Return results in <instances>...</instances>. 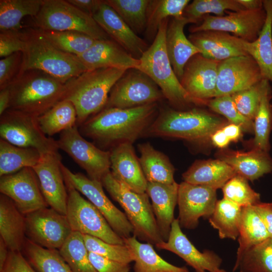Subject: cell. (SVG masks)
<instances>
[{"label":"cell","instance_id":"6da1fadb","mask_svg":"<svg viewBox=\"0 0 272 272\" xmlns=\"http://www.w3.org/2000/svg\"><path fill=\"white\" fill-rule=\"evenodd\" d=\"M158 112L157 103L128 109L104 108L81 124L79 131L100 149L110 150L122 143L133 144L145 135Z\"/></svg>","mask_w":272,"mask_h":272},{"label":"cell","instance_id":"7a4b0ae2","mask_svg":"<svg viewBox=\"0 0 272 272\" xmlns=\"http://www.w3.org/2000/svg\"><path fill=\"white\" fill-rule=\"evenodd\" d=\"M126 71L111 67L88 70L64 84L62 100L75 106L77 124L105 107L112 87Z\"/></svg>","mask_w":272,"mask_h":272},{"label":"cell","instance_id":"3957f363","mask_svg":"<svg viewBox=\"0 0 272 272\" xmlns=\"http://www.w3.org/2000/svg\"><path fill=\"white\" fill-rule=\"evenodd\" d=\"M25 47L22 52L21 72H43L65 84L88 71L76 55L62 51L49 43L39 29L23 32Z\"/></svg>","mask_w":272,"mask_h":272},{"label":"cell","instance_id":"277c9868","mask_svg":"<svg viewBox=\"0 0 272 272\" xmlns=\"http://www.w3.org/2000/svg\"><path fill=\"white\" fill-rule=\"evenodd\" d=\"M229 122L199 109L178 111L170 108L159 110L145 135L183 139L201 142L210 139L217 130Z\"/></svg>","mask_w":272,"mask_h":272},{"label":"cell","instance_id":"5b68a950","mask_svg":"<svg viewBox=\"0 0 272 272\" xmlns=\"http://www.w3.org/2000/svg\"><path fill=\"white\" fill-rule=\"evenodd\" d=\"M9 109L38 117L62 100L64 84L38 70L20 72L9 86Z\"/></svg>","mask_w":272,"mask_h":272},{"label":"cell","instance_id":"8992f818","mask_svg":"<svg viewBox=\"0 0 272 272\" xmlns=\"http://www.w3.org/2000/svg\"><path fill=\"white\" fill-rule=\"evenodd\" d=\"M169 19L160 25L151 45L142 54L137 70L150 78L159 87L164 98L173 106H183L193 102L175 75L165 45Z\"/></svg>","mask_w":272,"mask_h":272},{"label":"cell","instance_id":"52a82bcc","mask_svg":"<svg viewBox=\"0 0 272 272\" xmlns=\"http://www.w3.org/2000/svg\"><path fill=\"white\" fill-rule=\"evenodd\" d=\"M101 183L111 197L124 211L133 228V235L152 245H156L163 241L146 192L133 191L116 180L111 172L103 177Z\"/></svg>","mask_w":272,"mask_h":272},{"label":"cell","instance_id":"ba28073f","mask_svg":"<svg viewBox=\"0 0 272 272\" xmlns=\"http://www.w3.org/2000/svg\"><path fill=\"white\" fill-rule=\"evenodd\" d=\"M33 19L37 27L42 30L77 31L96 40L110 39L92 16L67 1L44 0Z\"/></svg>","mask_w":272,"mask_h":272},{"label":"cell","instance_id":"9c48e42d","mask_svg":"<svg viewBox=\"0 0 272 272\" xmlns=\"http://www.w3.org/2000/svg\"><path fill=\"white\" fill-rule=\"evenodd\" d=\"M65 181L67 191L66 216L73 231L114 244H124L123 238L111 228L100 212Z\"/></svg>","mask_w":272,"mask_h":272},{"label":"cell","instance_id":"30bf717a","mask_svg":"<svg viewBox=\"0 0 272 272\" xmlns=\"http://www.w3.org/2000/svg\"><path fill=\"white\" fill-rule=\"evenodd\" d=\"M0 136L13 145L35 148L42 154L58 152L56 141L43 132L37 117L18 110L9 109L1 115Z\"/></svg>","mask_w":272,"mask_h":272},{"label":"cell","instance_id":"8fae6325","mask_svg":"<svg viewBox=\"0 0 272 272\" xmlns=\"http://www.w3.org/2000/svg\"><path fill=\"white\" fill-rule=\"evenodd\" d=\"M164 98L157 84L137 69L127 70L112 87L105 108L128 109L157 103Z\"/></svg>","mask_w":272,"mask_h":272},{"label":"cell","instance_id":"7c38bea8","mask_svg":"<svg viewBox=\"0 0 272 272\" xmlns=\"http://www.w3.org/2000/svg\"><path fill=\"white\" fill-rule=\"evenodd\" d=\"M59 149L67 153L88 174L91 179L101 182L110 172V152L87 141L78 125L62 131L56 140Z\"/></svg>","mask_w":272,"mask_h":272},{"label":"cell","instance_id":"4fadbf2b","mask_svg":"<svg viewBox=\"0 0 272 272\" xmlns=\"http://www.w3.org/2000/svg\"><path fill=\"white\" fill-rule=\"evenodd\" d=\"M61 169L64 180L88 198L119 236L124 238L133 234V228L125 214L106 196L101 182L91 179L81 173H73L62 163Z\"/></svg>","mask_w":272,"mask_h":272},{"label":"cell","instance_id":"5bb4252c","mask_svg":"<svg viewBox=\"0 0 272 272\" xmlns=\"http://www.w3.org/2000/svg\"><path fill=\"white\" fill-rule=\"evenodd\" d=\"M266 14L263 7L259 9L243 10L228 12L223 16L207 15L202 22L190 27L191 33L216 30L232 33L241 39L252 42L259 36L265 23Z\"/></svg>","mask_w":272,"mask_h":272},{"label":"cell","instance_id":"9a60e30c","mask_svg":"<svg viewBox=\"0 0 272 272\" xmlns=\"http://www.w3.org/2000/svg\"><path fill=\"white\" fill-rule=\"evenodd\" d=\"M26 237L47 249L59 250L73 232L66 215L42 208L25 215Z\"/></svg>","mask_w":272,"mask_h":272},{"label":"cell","instance_id":"2e32d148","mask_svg":"<svg viewBox=\"0 0 272 272\" xmlns=\"http://www.w3.org/2000/svg\"><path fill=\"white\" fill-rule=\"evenodd\" d=\"M0 191L12 199L24 215L48 206L32 168H24L16 173L1 176Z\"/></svg>","mask_w":272,"mask_h":272},{"label":"cell","instance_id":"e0dca14e","mask_svg":"<svg viewBox=\"0 0 272 272\" xmlns=\"http://www.w3.org/2000/svg\"><path fill=\"white\" fill-rule=\"evenodd\" d=\"M263 79L257 63L249 55L219 61L215 97L232 95Z\"/></svg>","mask_w":272,"mask_h":272},{"label":"cell","instance_id":"ac0fdd59","mask_svg":"<svg viewBox=\"0 0 272 272\" xmlns=\"http://www.w3.org/2000/svg\"><path fill=\"white\" fill-rule=\"evenodd\" d=\"M216 190L185 181L179 184L177 219L181 228L194 229L198 226L199 218L209 219L217 201Z\"/></svg>","mask_w":272,"mask_h":272},{"label":"cell","instance_id":"d6986e66","mask_svg":"<svg viewBox=\"0 0 272 272\" xmlns=\"http://www.w3.org/2000/svg\"><path fill=\"white\" fill-rule=\"evenodd\" d=\"M219 62L198 53L185 65L180 82L193 103L215 97Z\"/></svg>","mask_w":272,"mask_h":272},{"label":"cell","instance_id":"ffe728a7","mask_svg":"<svg viewBox=\"0 0 272 272\" xmlns=\"http://www.w3.org/2000/svg\"><path fill=\"white\" fill-rule=\"evenodd\" d=\"M58 152L43 154L33 168L38 178L43 196L50 208L66 215L67 191L61 169Z\"/></svg>","mask_w":272,"mask_h":272},{"label":"cell","instance_id":"44dd1931","mask_svg":"<svg viewBox=\"0 0 272 272\" xmlns=\"http://www.w3.org/2000/svg\"><path fill=\"white\" fill-rule=\"evenodd\" d=\"M183 259L195 272H215L220 269L222 258L213 251H199L183 233L178 219L172 222L168 238L156 245Z\"/></svg>","mask_w":272,"mask_h":272},{"label":"cell","instance_id":"7402d4cb","mask_svg":"<svg viewBox=\"0 0 272 272\" xmlns=\"http://www.w3.org/2000/svg\"><path fill=\"white\" fill-rule=\"evenodd\" d=\"M93 18L110 38L134 57L139 59L149 47L145 41L104 1Z\"/></svg>","mask_w":272,"mask_h":272},{"label":"cell","instance_id":"603a6c76","mask_svg":"<svg viewBox=\"0 0 272 272\" xmlns=\"http://www.w3.org/2000/svg\"><path fill=\"white\" fill-rule=\"evenodd\" d=\"M188 39L205 57L218 61L248 55L246 41L229 33L207 30L191 33Z\"/></svg>","mask_w":272,"mask_h":272},{"label":"cell","instance_id":"cb8c5ba5","mask_svg":"<svg viewBox=\"0 0 272 272\" xmlns=\"http://www.w3.org/2000/svg\"><path fill=\"white\" fill-rule=\"evenodd\" d=\"M110 172L113 176L134 192H146L148 181L132 144H119L110 150Z\"/></svg>","mask_w":272,"mask_h":272},{"label":"cell","instance_id":"d4e9b609","mask_svg":"<svg viewBox=\"0 0 272 272\" xmlns=\"http://www.w3.org/2000/svg\"><path fill=\"white\" fill-rule=\"evenodd\" d=\"M78 57L87 70L107 67L137 69L140 63L139 59L110 39L97 40L89 49Z\"/></svg>","mask_w":272,"mask_h":272},{"label":"cell","instance_id":"484cf974","mask_svg":"<svg viewBox=\"0 0 272 272\" xmlns=\"http://www.w3.org/2000/svg\"><path fill=\"white\" fill-rule=\"evenodd\" d=\"M190 22L183 16L172 18L166 33V51L173 71L178 79L181 78L185 65L194 55L200 53L197 48L186 37L185 26Z\"/></svg>","mask_w":272,"mask_h":272},{"label":"cell","instance_id":"4316f807","mask_svg":"<svg viewBox=\"0 0 272 272\" xmlns=\"http://www.w3.org/2000/svg\"><path fill=\"white\" fill-rule=\"evenodd\" d=\"M179 184L148 182L146 193L152 201V207L160 235L167 240L174 219L177 204Z\"/></svg>","mask_w":272,"mask_h":272},{"label":"cell","instance_id":"83f0119b","mask_svg":"<svg viewBox=\"0 0 272 272\" xmlns=\"http://www.w3.org/2000/svg\"><path fill=\"white\" fill-rule=\"evenodd\" d=\"M237 174L253 181L272 171V159L268 152L254 148L249 152L224 151L219 155Z\"/></svg>","mask_w":272,"mask_h":272},{"label":"cell","instance_id":"f1b7e54d","mask_svg":"<svg viewBox=\"0 0 272 272\" xmlns=\"http://www.w3.org/2000/svg\"><path fill=\"white\" fill-rule=\"evenodd\" d=\"M25 215L8 196L0 195V237L10 251H22L26 238Z\"/></svg>","mask_w":272,"mask_h":272},{"label":"cell","instance_id":"f546056e","mask_svg":"<svg viewBox=\"0 0 272 272\" xmlns=\"http://www.w3.org/2000/svg\"><path fill=\"white\" fill-rule=\"evenodd\" d=\"M236 174L234 170L222 160H198L183 173L182 178L186 182L217 190L222 188Z\"/></svg>","mask_w":272,"mask_h":272},{"label":"cell","instance_id":"4dcf8cb0","mask_svg":"<svg viewBox=\"0 0 272 272\" xmlns=\"http://www.w3.org/2000/svg\"><path fill=\"white\" fill-rule=\"evenodd\" d=\"M123 240L133 256L134 272H189L186 266H177L165 260L152 244L142 243L134 235Z\"/></svg>","mask_w":272,"mask_h":272},{"label":"cell","instance_id":"1f68e13d","mask_svg":"<svg viewBox=\"0 0 272 272\" xmlns=\"http://www.w3.org/2000/svg\"><path fill=\"white\" fill-rule=\"evenodd\" d=\"M266 14L264 27L254 41L245 43L248 55L257 63L263 79L272 83V0H263Z\"/></svg>","mask_w":272,"mask_h":272},{"label":"cell","instance_id":"d6a6232c","mask_svg":"<svg viewBox=\"0 0 272 272\" xmlns=\"http://www.w3.org/2000/svg\"><path fill=\"white\" fill-rule=\"evenodd\" d=\"M139 162L148 182L172 184L175 182V168L168 157L148 142L139 144Z\"/></svg>","mask_w":272,"mask_h":272},{"label":"cell","instance_id":"836d02e7","mask_svg":"<svg viewBox=\"0 0 272 272\" xmlns=\"http://www.w3.org/2000/svg\"><path fill=\"white\" fill-rule=\"evenodd\" d=\"M268 238L266 227L254 207H242L235 263L248 249Z\"/></svg>","mask_w":272,"mask_h":272},{"label":"cell","instance_id":"e575fe53","mask_svg":"<svg viewBox=\"0 0 272 272\" xmlns=\"http://www.w3.org/2000/svg\"><path fill=\"white\" fill-rule=\"evenodd\" d=\"M42 154L33 148H23L0 140V176L16 173L21 169L33 168Z\"/></svg>","mask_w":272,"mask_h":272},{"label":"cell","instance_id":"d590c367","mask_svg":"<svg viewBox=\"0 0 272 272\" xmlns=\"http://www.w3.org/2000/svg\"><path fill=\"white\" fill-rule=\"evenodd\" d=\"M242 211V207L224 198L217 200L209 221L220 238H238Z\"/></svg>","mask_w":272,"mask_h":272},{"label":"cell","instance_id":"8d00e7d4","mask_svg":"<svg viewBox=\"0 0 272 272\" xmlns=\"http://www.w3.org/2000/svg\"><path fill=\"white\" fill-rule=\"evenodd\" d=\"M37 120L43 132L52 136L77 125V111L71 102L63 99L38 116Z\"/></svg>","mask_w":272,"mask_h":272},{"label":"cell","instance_id":"74e56055","mask_svg":"<svg viewBox=\"0 0 272 272\" xmlns=\"http://www.w3.org/2000/svg\"><path fill=\"white\" fill-rule=\"evenodd\" d=\"M44 0H1V31H20L21 20L25 16L35 17Z\"/></svg>","mask_w":272,"mask_h":272},{"label":"cell","instance_id":"f35d334b","mask_svg":"<svg viewBox=\"0 0 272 272\" xmlns=\"http://www.w3.org/2000/svg\"><path fill=\"white\" fill-rule=\"evenodd\" d=\"M22 251L38 272H72L58 250L42 247L26 238Z\"/></svg>","mask_w":272,"mask_h":272},{"label":"cell","instance_id":"ab89813d","mask_svg":"<svg viewBox=\"0 0 272 272\" xmlns=\"http://www.w3.org/2000/svg\"><path fill=\"white\" fill-rule=\"evenodd\" d=\"M189 0H150L147 13L146 35L154 39L163 21L172 18L183 16Z\"/></svg>","mask_w":272,"mask_h":272},{"label":"cell","instance_id":"60d3db41","mask_svg":"<svg viewBox=\"0 0 272 272\" xmlns=\"http://www.w3.org/2000/svg\"><path fill=\"white\" fill-rule=\"evenodd\" d=\"M58 251L72 272H97L80 233L73 231Z\"/></svg>","mask_w":272,"mask_h":272},{"label":"cell","instance_id":"b9f144b4","mask_svg":"<svg viewBox=\"0 0 272 272\" xmlns=\"http://www.w3.org/2000/svg\"><path fill=\"white\" fill-rule=\"evenodd\" d=\"M39 30L44 38L54 47L77 56L86 52L97 40L77 31Z\"/></svg>","mask_w":272,"mask_h":272},{"label":"cell","instance_id":"7bdbcfd3","mask_svg":"<svg viewBox=\"0 0 272 272\" xmlns=\"http://www.w3.org/2000/svg\"><path fill=\"white\" fill-rule=\"evenodd\" d=\"M272 272V239L268 238L246 251L235 263L233 271Z\"/></svg>","mask_w":272,"mask_h":272},{"label":"cell","instance_id":"ee69618b","mask_svg":"<svg viewBox=\"0 0 272 272\" xmlns=\"http://www.w3.org/2000/svg\"><path fill=\"white\" fill-rule=\"evenodd\" d=\"M136 33L145 31L150 0H106Z\"/></svg>","mask_w":272,"mask_h":272},{"label":"cell","instance_id":"f6af8a7d","mask_svg":"<svg viewBox=\"0 0 272 272\" xmlns=\"http://www.w3.org/2000/svg\"><path fill=\"white\" fill-rule=\"evenodd\" d=\"M271 88L265 91L253 120L254 148L268 152L269 135L272 126Z\"/></svg>","mask_w":272,"mask_h":272},{"label":"cell","instance_id":"bcb514c9","mask_svg":"<svg viewBox=\"0 0 272 272\" xmlns=\"http://www.w3.org/2000/svg\"><path fill=\"white\" fill-rule=\"evenodd\" d=\"M245 10L238 0H194L185 8L183 16L190 23H196L201 18L210 14L223 16L229 10L233 12Z\"/></svg>","mask_w":272,"mask_h":272},{"label":"cell","instance_id":"7dc6e473","mask_svg":"<svg viewBox=\"0 0 272 272\" xmlns=\"http://www.w3.org/2000/svg\"><path fill=\"white\" fill-rule=\"evenodd\" d=\"M222 189L223 198L241 207L260 202V194L250 187L247 179L238 174L228 180Z\"/></svg>","mask_w":272,"mask_h":272},{"label":"cell","instance_id":"c3c4849f","mask_svg":"<svg viewBox=\"0 0 272 272\" xmlns=\"http://www.w3.org/2000/svg\"><path fill=\"white\" fill-rule=\"evenodd\" d=\"M269 85L268 81L263 79L248 89L232 94V99L240 113L253 121L262 97Z\"/></svg>","mask_w":272,"mask_h":272},{"label":"cell","instance_id":"681fc988","mask_svg":"<svg viewBox=\"0 0 272 272\" xmlns=\"http://www.w3.org/2000/svg\"><path fill=\"white\" fill-rule=\"evenodd\" d=\"M83 238L89 252L126 264L133 261L132 253L125 244L109 243L87 235H83Z\"/></svg>","mask_w":272,"mask_h":272},{"label":"cell","instance_id":"f907efd6","mask_svg":"<svg viewBox=\"0 0 272 272\" xmlns=\"http://www.w3.org/2000/svg\"><path fill=\"white\" fill-rule=\"evenodd\" d=\"M208 103L212 110L225 116L229 123L240 126L243 130L249 132L253 131V121L240 113L231 95L213 98Z\"/></svg>","mask_w":272,"mask_h":272},{"label":"cell","instance_id":"816d5d0a","mask_svg":"<svg viewBox=\"0 0 272 272\" xmlns=\"http://www.w3.org/2000/svg\"><path fill=\"white\" fill-rule=\"evenodd\" d=\"M22 52H18L0 60V89L9 86L21 70Z\"/></svg>","mask_w":272,"mask_h":272},{"label":"cell","instance_id":"f5cc1de1","mask_svg":"<svg viewBox=\"0 0 272 272\" xmlns=\"http://www.w3.org/2000/svg\"><path fill=\"white\" fill-rule=\"evenodd\" d=\"M25 47L23 33L20 31L8 30L0 33V57L9 56L23 52Z\"/></svg>","mask_w":272,"mask_h":272},{"label":"cell","instance_id":"db71d44e","mask_svg":"<svg viewBox=\"0 0 272 272\" xmlns=\"http://www.w3.org/2000/svg\"><path fill=\"white\" fill-rule=\"evenodd\" d=\"M90 261L97 272H129V264L104 257L89 252Z\"/></svg>","mask_w":272,"mask_h":272},{"label":"cell","instance_id":"11a10c76","mask_svg":"<svg viewBox=\"0 0 272 272\" xmlns=\"http://www.w3.org/2000/svg\"><path fill=\"white\" fill-rule=\"evenodd\" d=\"M0 272H36L21 251L9 252L6 263Z\"/></svg>","mask_w":272,"mask_h":272},{"label":"cell","instance_id":"9f6ffc18","mask_svg":"<svg viewBox=\"0 0 272 272\" xmlns=\"http://www.w3.org/2000/svg\"><path fill=\"white\" fill-rule=\"evenodd\" d=\"M263 221L269 237L272 239V202H261L253 206Z\"/></svg>","mask_w":272,"mask_h":272},{"label":"cell","instance_id":"6f0895ef","mask_svg":"<svg viewBox=\"0 0 272 272\" xmlns=\"http://www.w3.org/2000/svg\"><path fill=\"white\" fill-rule=\"evenodd\" d=\"M68 2L84 13L93 17L98 10L102 1L67 0Z\"/></svg>","mask_w":272,"mask_h":272},{"label":"cell","instance_id":"680465c9","mask_svg":"<svg viewBox=\"0 0 272 272\" xmlns=\"http://www.w3.org/2000/svg\"><path fill=\"white\" fill-rule=\"evenodd\" d=\"M210 139L213 144L220 149L226 148L231 142L222 128L216 130Z\"/></svg>","mask_w":272,"mask_h":272},{"label":"cell","instance_id":"91938a15","mask_svg":"<svg viewBox=\"0 0 272 272\" xmlns=\"http://www.w3.org/2000/svg\"><path fill=\"white\" fill-rule=\"evenodd\" d=\"M222 128L231 142L237 141L241 136L242 129L237 124L230 123L227 124Z\"/></svg>","mask_w":272,"mask_h":272},{"label":"cell","instance_id":"94428289","mask_svg":"<svg viewBox=\"0 0 272 272\" xmlns=\"http://www.w3.org/2000/svg\"><path fill=\"white\" fill-rule=\"evenodd\" d=\"M11 102V92L9 87L0 89V115L9 109Z\"/></svg>","mask_w":272,"mask_h":272},{"label":"cell","instance_id":"6125c7cd","mask_svg":"<svg viewBox=\"0 0 272 272\" xmlns=\"http://www.w3.org/2000/svg\"><path fill=\"white\" fill-rule=\"evenodd\" d=\"M245 10H253L263 7V2L261 0H238Z\"/></svg>","mask_w":272,"mask_h":272},{"label":"cell","instance_id":"be15d7a7","mask_svg":"<svg viewBox=\"0 0 272 272\" xmlns=\"http://www.w3.org/2000/svg\"><path fill=\"white\" fill-rule=\"evenodd\" d=\"M9 250L4 241L0 237V270L3 268L7 259Z\"/></svg>","mask_w":272,"mask_h":272},{"label":"cell","instance_id":"e7e4bbea","mask_svg":"<svg viewBox=\"0 0 272 272\" xmlns=\"http://www.w3.org/2000/svg\"><path fill=\"white\" fill-rule=\"evenodd\" d=\"M215 272H228L223 269H219Z\"/></svg>","mask_w":272,"mask_h":272}]
</instances>
